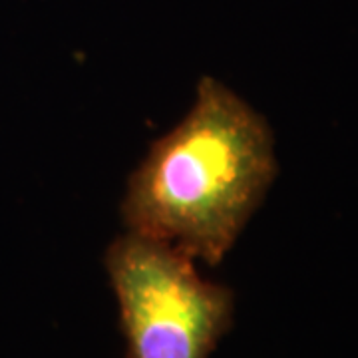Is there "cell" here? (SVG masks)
<instances>
[{"mask_svg": "<svg viewBox=\"0 0 358 358\" xmlns=\"http://www.w3.org/2000/svg\"><path fill=\"white\" fill-rule=\"evenodd\" d=\"M192 257L126 231L106 249L126 358H211L229 333L231 289L199 275Z\"/></svg>", "mask_w": 358, "mask_h": 358, "instance_id": "7a4b0ae2", "label": "cell"}, {"mask_svg": "<svg viewBox=\"0 0 358 358\" xmlns=\"http://www.w3.org/2000/svg\"><path fill=\"white\" fill-rule=\"evenodd\" d=\"M275 178L267 120L223 82L203 76L189 112L131 173L120 211L129 233L219 265Z\"/></svg>", "mask_w": 358, "mask_h": 358, "instance_id": "6da1fadb", "label": "cell"}]
</instances>
